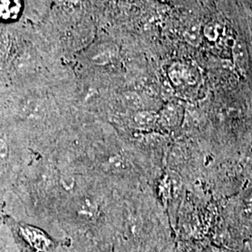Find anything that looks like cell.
<instances>
[{
  "label": "cell",
  "mask_w": 252,
  "mask_h": 252,
  "mask_svg": "<svg viewBox=\"0 0 252 252\" xmlns=\"http://www.w3.org/2000/svg\"><path fill=\"white\" fill-rule=\"evenodd\" d=\"M19 234L32 249L38 252H49L53 242L47 234L33 226L22 225L19 227Z\"/></svg>",
  "instance_id": "cell-1"
},
{
  "label": "cell",
  "mask_w": 252,
  "mask_h": 252,
  "mask_svg": "<svg viewBox=\"0 0 252 252\" xmlns=\"http://www.w3.org/2000/svg\"><path fill=\"white\" fill-rule=\"evenodd\" d=\"M169 76L176 85L194 84L196 81L195 71L185 63H175L169 69Z\"/></svg>",
  "instance_id": "cell-2"
},
{
  "label": "cell",
  "mask_w": 252,
  "mask_h": 252,
  "mask_svg": "<svg viewBox=\"0 0 252 252\" xmlns=\"http://www.w3.org/2000/svg\"><path fill=\"white\" fill-rule=\"evenodd\" d=\"M21 9V0H0V20L9 21L16 18Z\"/></svg>",
  "instance_id": "cell-3"
},
{
  "label": "cell",
  "mask_w": 252,
  "mask_h": 252,
  "mask_svg": "<svg viewBox=\"0 0 252 252\" xmlns=\"http://www.w3.org/2000/svg\"><path fill=\"white\" fill-rule=\"evenodd\" d=\"M232 53L235 63L242 68L246 67L249 61V53L245 42L240 39L235 40L233 44Z\"/></svg>",
  "instance_id": "cell-4"
},
{
  "label": "cell",
  "mask_w": 252,
  "mask_h": 252,
  "mask_svg": "<svg viewBox=\"0 0 252 252\" xmlns=\"http://www.w3.org/2000/svg\"><path fill=\"white\" fill-rule=\"evenodd\" d=\"M202 29L199 25H192L184 32V38L187 43L193 47H198L202 42Z\"/></svg>",
  "instance_id": "cell-5"
},
{
  "label": "cell",
  "mask_w": 252,
  "mask_h": 252,
  "mask_svg": "<svg viewBox=\"0 0 252 252\" xmlns=\"http://www.w3.org/2000/svg\"><path fill=\"white\" fill-rule=\"evenodd\" d=\"M9 156V147L8 142L0 137V176L4 174L8 165Z\"/></svg>",
  "instance_id": "cell-6"
},
{
  "label": "cell",
  "mask_w": 252,
  "mask_h": 252,
  "mask_svg": "<svg viewBox=\"0 0 252 252\" xmlns=\"http://www.w3.org/2000/svg\"><path fill=\"white\" fill-rule=\"evenodd\" d=\"M218 29H219V27H217L215 24L209 23L202 29V34L209 41H216L217 39L219 38V35H220Z\"/></svg>",
  "instance_id": "cell-7"
},
{
  "label": "cell",
  "mask_w": 252,
  "mask_h": 252,
  "mask_svg": "<svg viewBox=\"0 0 252 252\" xmlns=\"http://www.w3.org/2000/svg\"><path fill=\"white\" fill-rule=\"evenodd\" d=\"M155 115L152 113V112H139L136 116H135V122H137L140 125H144V126H148V125H153V123L155 122Z\"/></svg>",
  "instance_id": "cell-8"
},
{
  "label": "cell",
  "mask_w": 252,
  "mask_h": 252,
  "mask_svg": "<svg viewBox=\"0 0 252 252\" xmlns=\"http://www.w3.org/2000/svg\"><path fill=\"white\" fill-rule=\"evenodd\" d=\"M7 47H8V39L4 34L0 33V55L6 52Z\"/></svg>",
  "instance_id": "cell-9"
},
{
  "label": "cell",
  "mask_w": 252,
  "mask_h": 252,
  "mask_svg": "<svg viewBox=\"0 0 252 252\" xmlns=\"http://www.w3.org/2000/svg\"><path fill=\"white\" fill-rule=\"evenodd\" d=\"M89 1L96 7H103L109 2V0H89Z\"/></svg>",
  "instance_id": "cell-10"
}]
</instances>
